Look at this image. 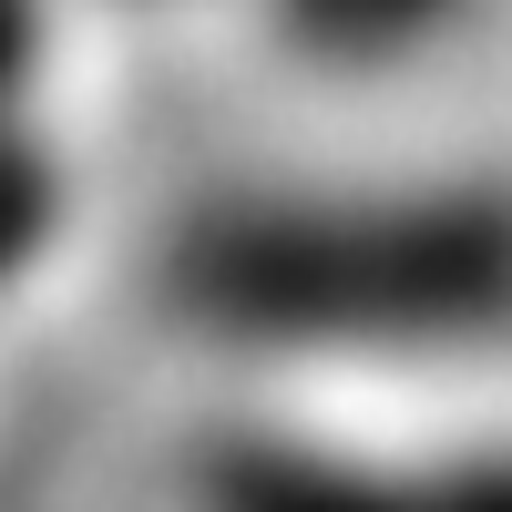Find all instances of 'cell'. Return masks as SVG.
Listing matches in <instances>:
<instances>
[{
    "instance_id": "6da1fadb",
    "label": "cell",
    "mask_w": 512,
    "mask_h": 512,
    "mask_svg": "<svg viewBox=\"0 0 512 512\" xmlns=\"http://www.w3.org/2000/svg\"><path fill=\"white\" fill-rule=\"evenodd\" d=\"M410 0H318V21H400Z\"/></svg>"
}]
</instances>
